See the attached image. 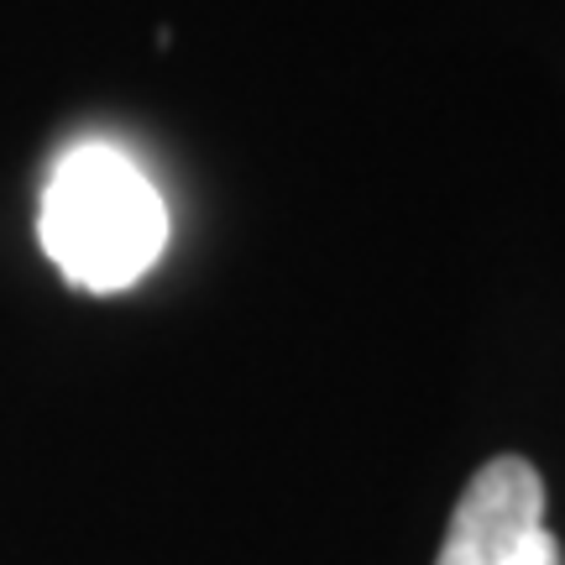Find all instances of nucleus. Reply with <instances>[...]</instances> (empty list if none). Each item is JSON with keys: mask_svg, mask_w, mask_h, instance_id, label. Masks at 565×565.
<instances>
[{"mask_svg": "<svg viewBox=\"0 0 565 565\" xmlns=\"http://www.w3.org/2000/svg\"><path fill=\"white\" fill-rule=\"evenodd\" d=\"M38 231L42 252L74 288L116 294L158 263L168 242V210L126 152L84 141L53 168Z\"/></svg>", "mask_w": 565, "mask_h": 565, "instance_id": "1", "label": "nucleus"}, {"mask_svg": "<svg viewBox=\"0 0 565 565\" xmlns=\"http://www.w3.org/2000/svg\"><path fill=\"white\" fill-rule=\"evenodd\" d=\"M435 565H565L545 524V477L524 456H498L466 482Z\"/></svg>", "mask_w": 565, "mask_h": 565, "instance_id": "2", "label": "nucleus"}]
</instances>
